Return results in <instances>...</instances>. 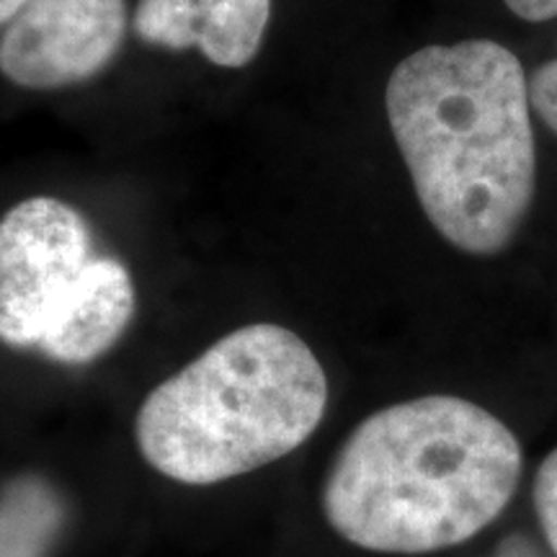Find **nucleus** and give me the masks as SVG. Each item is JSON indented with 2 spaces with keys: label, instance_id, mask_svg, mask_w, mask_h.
<instances>
[{
  "label": "nucleus",
  "instance_id": "obj_1",
  "mask_svg": "<svg viewBox=\"0 0 557 557\" xmlns=\"http://www.w3.org/2000/svg\"><path fill=\"white\" fill-rule=\"evenodd\" d=\"M385 111L436 233L470 256L508 248L537 186L532 99L517 54L493 39L421 47L389 73Z\"/></svg>",
  "mask_w": 557,
  "mask_h": 557
},
{
  "label": "nucleus",
  "instance_id": "obj_2",
  "mask_svg": "<svg viewBox=\"0 0 557 557\" xmlns=\"http://www.w3.org/2000/svg\"><path fill=\"white\" fill-rule=\"evenodd\" d=\"M524 457L491 410L455 395L382 408L351 431L323 487L333 532L387 555L462 545L517 493Z\"/></svg>",
  "mask_w": 557,
  "mask_h": 557
},
{
  "label": "nucleus",
  "instance_id": "obj_3",
  "mask_svg": "<svg viewBox=\"0 0 557 557\" xmlns=\"http://www.w3.org/2000/svg\"><path fill=\"white\" fill-rule=\"evenodd\" d=\"M329 377L295 331L253 323L222 336L137 410L139 455L184 485H214L287 457L315 434Z\"/></svg>",
  "mask_w": 557,
  "mask_h": 557
},
{
  "label": "nucleus",
  "instance_id": "obj_4",
  "mask_svg": "<svg viewBox=\"0 0 557 557\" xmlns=\"http://www.w3.org/2000/svg\"><path fill=\"white\" fill-rule=\"evenodd\" d=\"M90 259V225L67 201L32 197L11 207L0 218V341L37 351Z\"/></svg>",
  "mask_w": 557,
  "mask_h": 557
},
{
  "label": "nucleus",
  "instance_id": "obj_5",
  "mask_svg": "<svg viewBox=\"0 0 557 557\" xmlns=\"http://www.w3.org/2000/svg\"><path fill=\"white\" fill-rule=\"evenodd\" d=\"M124 0H29L0 34V75L24 90L96 81L127 39Z\"/></svg>",
  "mask_w": 557,
  "mask_h": 557
},
{
  "label": "nucleus",
  "instance_id": "obj_6",
  "mask_svg": "<svg viewBox=\"0 0 557 557\" xmlns=\"http://www.w3.org/2000/svg\"><path fill=\"white\" fill-rule=\"evenodd\" d=\"M274 0H137L132 29L148 47L199 50L214 67L240 70L263 50Z\"/></svg>",
  "mask_w": 557,
  "mask_h": 557
},
{
  "label": "nucleus",
  "instance_id": "obj_7",
  "mask_svg": "<svg viewBox=\"0 0 557 557\" xmlns=\"http://www.w3.org/2000/svg\"><path fill=\"white\" fill-rule=\"evenodd\" d=\"M135 310V282L127 267L111 256H94L54 312L37 351L60 364H88L116 346Z\"/></svg>",
  "mask_w": 557,
  "mask_h": 557
},
{
  "label": "nucleus",
  "instance_id": "obj_8",
  "mask_svg": "<svg viewBox=\"0 0 557 557\" xmlns=\"http://www.w3.org/2000/svg\"><path fill=\"white\" fill-rule=\"evenodd\" d=\"M65 527V504L50 480L21 475L0 491V557H47Z\"/></svg>",
  "mask_w": 557,
  "mask_h": 557
},
{
  "label": "nucleus",
  "instance_id": "obj_9",
  "mask_svg": "<svg viewBox=\"0 0 557 557\" xmlns=\"http://www.w3.org/2000/svg\"><path fill=\"white\" fill-rule=\"evenodd\" d=\"M534 508H537L542 532L557 555V449L542 459L537 478H534Z\"/></svg>",
  "mask_w": 557,
  "mask_h": 557
},
{
  "label": "nucleus",
  "instance_id": "obj_10",
  "mask_svg": "<svg viewBox=\"0 0 557 557\" xmlns=\"http://www.w3.org/2000/svg\"><path fill=\"white\" fill-rule=\"evenodd\" d=\"M529 99L542 124L557 135V58L534 70L529 78Z\"/></svg>",
  "mask_w": 557,
  "mask_h": 557
},
{
  "label": "nucleus",
  "instance_id": "obj_11",
  "mask_svg": "<svg viewBox=\"0 0 557 557\" xmlns=\"http://www.w3.org/2000/svg\"><path fill=\"white\" fill-rule=\"evenodd\" d=\"M504 3L513 16L534 21V24L557 18V0H504Z\"/></svg>",
  "mask_w": 557,
  "mask_h": 557
},
{
  "label": "nucleus",
  "instance_id": "obj_12",
  "mask_svg": "<svg viewBox=\"0 0 557 557\" xmlns=\"http://www.w3.org/2000/svg\"><path fill=\"white\" fill-rule=\"evenodd\" d=\"M26 3H29V0H0V29H5Z\"/></svg>",
  "mask_w": 557,
  "mask_h": 557
}]
</instances>
